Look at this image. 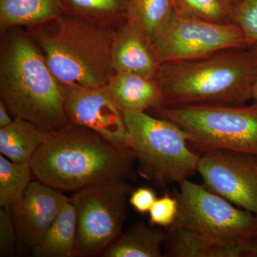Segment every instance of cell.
Segmentation results:
<instances>
[{
  "label": "cell",
  "instance_id": "7c38bea8",
  "mask_svg": "<svg viewBox=\"0 0 257 257\" xmlns=\"http://www.w3.org/2000/svg\"><path fill=\"white\" fill-rule=\"evenodd\" d=\"M69 199L64 192L32 181L23 201L12 209L18 239L29 248L35 246Z\"/></svg>",
  "mask_w": 257,
  "mask_h": 257
},
{
  "label": "cell",
  "instance_id": "8992f818",
  "mask_svg": "<svg viewBox=\"0 0 257 257\" xmlns=\"http://www.w3.org/2000/svg\"><path fill=\"white\" fill-rule=\"evenodd\" d=\"M179 185L175 194L179 211L172 225L224 248L231 257H245L246 245L257 236V214L238 207L204 184L187 179Z\"/></svg>",
  "mask_w": 257,
  "mask_h": 257
},
{
  "label": "cell",
  "instance_id": "8fae6325",
  "mask_svg": "<svg viewBox=\"0 0 257 257\" xmlns=\"http://www.w3.org/2000/svg\"><path fill=\"white\" fill-rule=\"evenodd\" d=\"M62 87L64 111L69 124L90 128L111 143L130 147L124 116L113 101L107 85Z\"/></svg>",
  "mask_w": 257,
  "mask_h": 257
},
{
  "label": "cell",
  "instance_id": "ba28073f",
  "mask_svg": "<svg viewBox=\"0 0 257 257\" xmlns=\"http://www.w3.org/2000/svg\"><path fill=\"white\" fill-rule=\"evenodd\" d=\"M133 190L128 182H116L86 187L69 197L77 218L74 256L101 254L121 234Z\"/></svg>",
  "mask_w": 257,
  "mask_h": 257
},
{
  "label": "cell",
  "instance_id": "d4e9b609",
  "mask_svg": "<svg viewBox=\"0 0 257 257\" xmlns=\"http://www.w3.org/2000/svg\"><path fill=\"white\" fill-rule=\"evenodd\" d=\"M18 233L13 221L12 211L0 209V256H14Z\"/></svg>",
  "mask_w": 257,
  "mask_h": 257
},
{
  "label": "cell",
  "instance_id": "ffe728a7",
  "mask_svg": "<svg viewBox=\"0 0 257 257\" xmlns=\"http://www.w3.org/2000/svg\"><path fill=\"white\" fill-rule=\"evenodd\" d=\"M30 162H14L0 155V207L11 210L18 207L32 182Z\"/></svg>",
  "mask_w": 257,
  "mask_h": 257
},
{
  "label": "cell",
  "instance_id": "e0dca14e",
  "mask_svg": "<svg viewBox=\"0 0 257 257\" xmlns=\"http://www.w3.org/2000/svg\"><path fill=\"white\" fill-rule=\"evenodd\" d=\"M77 234L75 209L70 198L40 241L31 248L35 257H73Z\"/></svg>",
  "mask_w": 257,
  "mask_h": 257
},
{
  "label": "cell",
  "instance_id": "5bb4252c",
  "mask_svg": "<svg viewBox=\"0 0 257 257\" xmlns=\"http://www.w3.org/2000/svg\"><path fill=\"white\" fill-rule=\"evenodd\" d=\"M121 112L145 113L162 107V93L156 79L128 72H115L107 84Z\"/></svg>",
  "mask_w": 257,
  "mask_h": 257
},
{
  "label": "cell",
  "instance_id": "52a82bcc",
  "mask_svg": "<svg viewBox=\"0 0 257 257\" xmlns=\"http://www.w3.org/2000/svg\"><path fill=\"white\" fill-rule=\"evenodd\" d=\"M153 112L183 128L200 151L229 150L257 155V101L247 106L162 107Z\"/></svg>",
  "mask_w": 257,
  "mask_h": 257
},
{
  "label": "cell",
  "instance_id": "cb8c5ba5",
  "mask_svg": "<svg viewBox=\"0 0 257 257\" xmlns=\"http://www.w3.org/2000/svg\"><path fill=\"white\" fill-rule=\"evenodd\" d=\"M178 211L179 202L177 197L165 194L157 199L149 211L150 225L170 227L175 223Z\"/></svg>",
  "mask_w": 257,
  "mask_h": 257
},
{
  "label": "cell",
  "instance_id": "484cf974",
  "mask_svg": "<svg viewBox=\"0 0 257 257\" xmlns=\"http://www.w3.org/2000/svg\"><path fill=\"white\" fill-rule=\"evenodd\" d=\"M157 199L156 193L150 187H139L134 189L128 199V203L134 209L142 214L149 213Z\"/></svg>",
  "mask_w": 257,
  "mask_h": 257
},
{
  "label": "cell",
  "instance_id": "30bf717a",
  "mask_svg": "<svg viewBox=\"0 0 257 257\" xmlns=\"http://www.w3.org/2000/svg\"><path fill=\"white\" fill-rule=\"evenodd\" d=\"M197 172L209 190L257 214V155L229 150L202 151Z\"/></svg>",
  "mask_w": 257,
  "mask_h": 257
},
{
  "label": "cell",
  "instance_id": "7402d4cb",
  "mask_svg": "<svg viewBox=\"0 0 257 257\" xmlns=\"http://www.w3.org/2000/svg\"><path fill=\"white\" fill-rule=\"evenodd\" d=\"M67 14L95 21L126 17L130 0H60Z\"/></svg>",
  "mask_w": 257,
  "mask_h": 257
},
{
  "label": "cell",
  "instance_id": "83f0119b",
  "mask_svg": "<svg viewBox=\"0 0 257 257\" xmlns=\"http://www.w3.org/2000/svg\"><path fill=\"white\" fill-rule=\"evenodd\" d=\"M9 113L10 112L6 104L3 100H0V128L8 126L14 121V119H12Z\"/></svg>",
  "mask_w": 257,
  "mask_h": 257
},
{
  "label": "cell",
  "instance_id": "5b68a950",
  "mask_svg": "<svg viewBox=\"0 0 257 257\" xmlns=\"http://www.w3.org/2000/svg\"><path fill=\"white\" fill-rule=\"evenodd\" d=\"M139 175L157 185L179 184L197 172L200 155L177 123L145 113L123 112Z\"/></svg>",
  "mask_w": 257,
  "mask_h": 257
},
{
  "label": "cell",
  "instance_id": "4316f807",
  "mask_svg": "<svg viewBox=\"0 0 257 257\" xmlns=\"http://www.w3.org/2000/svg\"><path fill=\"white\" fill-rule=\"evenodd\" d=\"M248 50H249L250 54H251L253 67H254V79H253L252 88V99H254L255 101H257V42L248 47Z\"/></svg>",
  "mask_w": 257,
  "mask_h": 257
},
{
  "label": "cell",
  "instance_id": "9a60e30c",
  "mask_svg": "<svg viewBox=\"0 0 257 257\" xmlns=\"http://www.w3.org/2000/svg\"><path fill=\"white\" fill-rule=\"evenodd\" d=\"M167 231L143 222L134 224L101 253L103 257H162Z\"/></svg>",
  "mask_w": 257,
  "mask_h": 257
},
{
  "label": "cell",
  "instance_id": "6da1fadb",
  "mask_svg": "<svg viewBox=\"0 0 257 257\" xmlns=\"http://www.w3.org/2000/svg\"><path fill=\"white\" fill-rule=\"evenodd\" d=\"M131 147L111 143L90 128L69 124L49 133L31 161L37 180L62 192L135 180Z\"/></svg>",
  "mask_w": 257,
  "mask_h": 257
},
{
  "label": "cell",
  "instance_id": "f546056e",
  "mask_svg": "<svg viewBox=\"0 0 257 257\" xmlns=\"http://www.w3.org/2000/svg\"><path fill=\"white\" fill-rule=\"evenodd\" d=\"M229 1L231 3V5H232L233 6L235 7L236 5L239 4L241 0H229Z\"/></svg>",
  "mask_w": 257,
  "mask_h": 257
},
{
  "label": "cell",
  "instance_id": "f1b7e54d",
  "mask_svg": "<svg viewBox=\"0 0 257 257\" xmlns=\"http://www.w3.org/2000/svg\"><path fill=\"white\" fill-rule=\"evenodd\" d=\"M245 257H257V236L246 245Z\"/></svg>",
  "mask_w": 257,
  "mask_h": 257
},
{
  "label": "cell",
  "instance_id": "44dd1931",
  "mask_svg": "<svg viewBox=\"0 0 257 257\" xmlns=\"http://www.w3.org/2000/svg\"><path fill=\"white\" fill-rule=\"evenodd\" d=\"M179 14L218 24H234V7L229 0H173Z\"/></svg>",
  "mask_w": 257,
  "mask_h": 257
},
{
  "label": "cell",
  "instance_id": "9c48e42d",
  "mask_svg": "<svg viewBox=\"0 0 257 257\" xmlns=\"http://www.w3.org/2000/svg\"><path fill=\"white\" fill-rule=\"evenodd\" d=\"M153 45L160 64L199 58L226 49L248 48L234 24L210 23L176 12Z\"/></svg>",
  "mask_w": 257,
  "mask_h": 257
},
{
  "label": "cell",
  "instance_id": "3957f363",
  "mask_svg": "<svg viewBox=\"0 0 257 257\" xmlns=\"http://www.w3.org/2000/svg\"><path fill=\"white\" fill-rule=\"evenodd\" d=\"M0 96L15 118L30 121L47 133L70 124L62 85L41 51L23 34L10 35L2 46Z\"/></svg>",
  "mask_w": 257,
  "mask_h": 257
},
{
  "label": "cell",
  "instance_id": "ac0fdd59",
  "mask_svg": "<svg viewBox=\"0 0 257 257\" xmlns=\"http://www.w3.org/2000/svg\"><path fill=\"white\" fill-rule=\"evenodd\" d=\"M49 133L30 121L15 118L12 124L0 128L1 155L14 162H30Z\"/></svg>",
  "mask_w": 257,
  "mask_h": 257
},
{
  "label": "cell",
  "instance_id": "603a6c76",
  "mask_svg": "<svg viewBox=\"0 0 257 257\" xmlns=\"http://www.w3.org/2000/svg\"><path fill=\"white\" fill-rule=\"evenodd\" d=\"M233 23L242 32L248 48L257 42V0H241L234 7Z\"/></svg>",
  "mask_w": 257,
  "mask_h": 257
},
{
  "label": "cell",
  "instance_id": "d6986e66",
  "mask_svg": "<svg viewBox=\"0 0 257 257\" xmlns=\"http://www.w3.org/2000/svg\"><path fill=\"white\" fill-rule=\"evenodd\" d=\"M175 13L173 0H130L126 18L140 25L154 44Z\"/></svg>",
  "mask_w": 257,
  "mask_h": 257
},
{
  "label": "cell",
  "instance_id": "277c9868",
  "mask_svg": "<svg viewBox=\"0 0 257 257\" xmlns=\"http://www.w3.org/2000/svg\"><path fill=\"white\" fill-rule=\"evenodd\" d=\"M35 27L33 37L61 85H107L115 73L111 62L114 31L100 22L67 13Z\"/></svg>",
  "mask_w": 257,
  "mask_h": 257
},
{
  "label": "cell",
  "instance_id": "7a4b0ae2",
  "mask_svg": "<svg viewBox=\"0 0 257 257\" xmlns=\"http://www.w3.org/2000/svg\"><path fill=\"white\" fill-rule=\"evenodd\" d=\"M155 79L162 107L239 105L252 99L254 67L248 48H230L162 63Z\"/></svg>",
  "mask_w": 257,
  "mask_h": 257
},
{
  "label": "cell",
  "instance_id": "4fadbf2b",
  "mask_svg": "<svg viewBox=\"0 0 257 257\" xmlns=\"http://www.w3.org/2000/svg\"><path fill=\"white\" fill-rule=\"evenodd\" d=\"M111 62L115 72H128L151 79L155 78L160 65L150 37L128 18L115 32Z\"/></svg>",
  "mask_w": 257,
  "mask_h": 257
},
{
  "label": "cell",
  "instance_id": "2e32d148",
  "mask_svg": "<svg viewBox=\"0 0 257 257\" xmlns=\"http://www.w3.org/2000/svg\"><path fill=\"white\" fill-rule=\"evenodd\" d=\"M65 14L60 0H0L2 31L17 26H37Z\"/></svg>",
  "mask_w": 257,
  "mask_h": 257
}]
</instances>
